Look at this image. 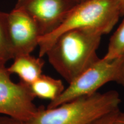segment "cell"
Instances as JSON below:
<instances>
[{
    "label": "cell",
    "instance_id": "4fadbf2b",
    "mask_svg": "<svg viewBox=\"0 0 124 124\" xmlns=\"http://www.w3.org/2000/svg\"><path fill=\"white\" fill-rule=\"evenodd\" d=\"M0 124H27L26 122L22 121L5 116H0Z\"/></svg>",
    "mask_w": 124,
    "mask_h": 124
},
{
    "label": "cell",
    "instance_id": "9a60e30c",
    "mask_svg": "<svg viewBox=\"0 0 124 124\" xmlns=\"http://www.w3.org/2000/svg\"><path fill=\"white\" fill-rule=\"evenodd\" d=\"M119 8L121 16H124V0H119Z\"/></svg>",
    "mask_w": 124,
    "mask_h": 124
},
{
    "label": "cell",
    "instance_id": "52a82bcc",
    "mask_svg": "<svg viewBox=\"0 0 124 124\" xmlns=\"http://www.w3.org/2000/svg\"><path fill=\"white\" fill-rule=\"evenodd\" d=\"M7 31L13 59L31 54L39 46L41 34L36 21L22 9L15 7L7 13Z\"/></svg>",
    "mask_w": 124,
    "mask_h": 124
},
{
    "label": "cell",
    "instance_id": "7c38bea8",
    "mask_svg": "<svg viewBox=\"0 0 124 124\" xmlns=\"http://www.w3.org/2000/svg\"><path fill=\"white\" fill-rule=\"evenodd\" d=\"M119 111L120 109L108 113L88 124H113L116 116Z\"/></svg>",
    "mask_w": 124,
    "mask_h": 124
},
{
    "label": "cell",
    "instance_id": "6da1fadb",
    "mask_svg": "<svg viewBox=\"0 0 124 124\" xmlns=\"http://www.w3.org/2000/svg\"><path fill=\"white\" fill-rule=\"evenodd\" d=\"M102 35L89 28L67 31L46 52L49 63L70 84L100 59L97 51Z\"/></svg>",
    "mask_w": 124,
    "mask_h": 124
},
{
    "label": "cell",
    "instance_id": "30bf717a",
    "mask_svg": "<svg viewBox=\"0 0 124 124\" xmlns=\"http://www.w3.org/2000/svg\"><path fill=\"white\" fill-rule=\"evenodd\" d=\"M124 54V19L110 39L108 51L102 58L106 60H113Z\"/></svg>",
    "mask_w": 124,
    "mask_h": 124
},
{
    "label": "cell",
    "instance_id": "5bb4252c",
    "mask_svg": "<svg viewBox=\"0 0 124 124\" xmlns=\"http://www.w3.org/2000/svg\"><path fill=\"white\" fill-rule=\"evenodd\" d=\"M113 124H124V112H118Z\"/></svg>",
    "mask_w": 124,
    "mask_h": 124
},
{
    "label": "cell",
    "instance_id": "2e32d148",
    "mask_svg": "<svg viewBox=\"0 0 124 124\" xmlns=\"http://www.w3.org/2000/svg\"><path fill=\"white\" fill-rule=\"evenodd\" d=\"M76 1H78V2H82V1H85V0H76Z\"/></svg>",
    "mask_w": 124,
    "mask_h": 124
},
{
    "label": "cell",
    "instance_id": "7a4b0ae2",
    "mask_svg": "<svg viewBox=\"0 0 124 124\" xmlns=\"http://www.w3.org/2000/svg\"><path fill=\"white\" fill-rule=\"evenodd\" d=\"M119 93L110 90L82 96L53 108H38L27 124H88L120 109Z\"/></svg>",
    "mask_w": 124,
    "mask_h": 124
},
{
    "label": "cell",
    "instance_id": "277c9868",
    "mask_svg": "<svg viewBox=\"0 0 124 124\" xmlns=\"http://www.w3.org/2000/svg\"><path fill=\"white\" fill-rule=\"evenodd\" d=\"M109 82L124 86V54L110 60L100 59L70 83L61 95L50 102L46 108H55L77 98L94 94Z\"/></svg>",
    "mask_w": 124,
    "mask_h": 124
},
{
    "label": "cell",
    "instance_id": "8992f818",
    "mask_svg": "<svg viewBox=\"0 0 124 124\" xmlns=\"http://www.w3.org/2000/svg\"><path fill=\"white\" fill-rule=\"evenodd\" d=\"M78 3L76 0H17L15 7L35 20L43 36L58 28Z\"/></svg>",
    "mask_w": 124,
    "mask_h": 124
},
{
    "label": "cell",
    "instance_id": "ba28073f",
    "mask_svg": "<svg viewBox=\"0 0 124 124\" xmlns=\"http://www.w3.org/2000/svg\"><path fill=\"white\" fill-rule=\"evenodd\" d=\"M13 63L7 67L9 73L16 74L20 81L30 85L42 75L44 62L41 58H36L31 54L18 55L13 59Z\"/></svg>",
    "mask_w": 124,
    "mask_h": 124
},
{
    "label": "cell",
    "instance_id": "3957f363",
    "mask_svg": "<svg viewBox=\"0 0 124 124\" xmlns=\"http://www.w3.org/2000/svg\"><path fill=\"white\" fill-rule=\"evenodd\" d=\"M120 16L119 0H85L79 2L58 28L40 38L39 57L46 55L58 37L67 31L89 28L105 35L112 30Z\"/></svg>",
    "mask_w": 124,
    "mask_h": 124
},
{
    "label": "cell",
    "instance_id": "5b68a950",
    "mask_svg": "<svg viewBox=\"0 0 124 124\" xmlns=\"http://www.w3.org/2000/svg\"><path fill=\"white\" fill-rule=\"evenodd\" d=\"M28 85L12 81L5 64H0V114L27 122L38 112Z\"/></svg>",
    "mask_w": 124,
    "mask_h": 124
},
{
    "label": "cell",
    "instance_id": "9c48e42d",
    "mask_svg": "<svg viewBox=\"0 0 124 124\" xmlns=\"http://www.w3.org/2000/svg\"><path fill=\"white\" fill-rule=\"evenodd\" d=\"M29 89L35 98L53 101L64 90L65 87L61 80L42 74L29 85Z\"/></svg>",
    "mask_w": 124,
    "mask_h": 124
},
{
    "label": "cell",
    "instance_id": "8fae6325",
    "mask_svg": "<svg viewBox=\"0 0 124 124\" xmlns=\"http://www.w3.org/2000/svg\"><path fill=\"white\" fill-rule=\"evenodd\" d=\"M13 59L7 31V13L0 11V64Z\"/></svg>",
    "mask_w": 124,
    "mask_h": 124
}]
</instances>
